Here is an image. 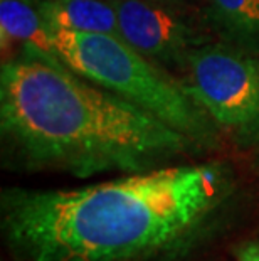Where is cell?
Listing matches in <instances>:
<instances>
[{
	"label": "cell",
	"instance_id": "1",
	"mask_svg": "<svg viewBox=\"0 0 259 261\" xmlns=\"http://www.w3.org/2000/svg\"><path fill=\"white\" fill-rule=\"evenodd\" d=\"M233 192L220 164L163 165L79 189L7 187L0 229L15 261H147L194 241Z\"/></svg>",
	"mask_w": 259,
	"mask_h": 261
},
{
	"label": "cell",
	"instance_id": "2",
	"mask_svg": "<svg viewBox=\"0 0 259 261\" xmlns=\"http://www.w3.org/2000/svg\"><path fill=\"white\" fill-rule=\"evenodd\" d=\"M0 132L24 167L76 177L136 174L200 150L184 133L63 61L20 54L0 68Z\"/></svg>",
	"mask_w": 259,
	"mask_h": 261
},
{
	"label": "cell",
	"instance_id": "3",
	"mask_svg": "<svg viewBox=\"0 0 259 261\" xmlns=\"http://www.w3.org/2000/svg\"><path fill=\"white\" fill-rule=\"evenodd\" d=\"M51 37L59 59L74 73L147 110L199 148L219 143L222 132L184 85L123 39L74 31H54Z\"/></svg>",
	"mask_w": 259,
	"mask_h": 261
},
{
	"label": "cell",
	"instance_id": "4",
	"mask_svg": "<svg viewBox=\"0 0 259 261\" xmlns=\"http://www.w3.org/2000/svg\"><path fill=\"white\" fill-rule=\"evenodd\" d=\"M182 85L222 133L241 147H259V54L211 41L184 66Z\"/></svg>",
	"mask_w": 259,
	"mask_h": 261
},
{
	"label": "cell",
	"instance_id": "5",
	"mask_svg": "<svg viewBox=\"0 0 259 261\" xmlns=\"http://www.w3.org/2000/svg\"><path fill=\"white\" fill-rule=\"evenodd\" d=\"M118 15L120 39L163 69H184L197 47L211 42L199 27L170 5L152 0H111Z\"/></svg>",
	"mask_w": 259,
	"mask_h": 261
},
{
	"label": "cell",
	"instance_id": "6",
	"mask_svg": "<svg viewBox=\"0 0 259 261\" xmlns=\"http://www.w3.org/2000/svg\"><path fill=\"white\" fill-rule=\"evenodd\" d=\"M2 51L20 47L22 54L61 61L41 14V0H0Z\"/></svg>",
	"mask_w": 259,
	"mask_h": 261
},
{
	"label": "cell",
	"instance_id": "7",
	"mask_svg": "<svg viewBox=\"0 0 259 261\" xmlns=\"http://www.w3.org/2000/svg\"><path fill=\"white\" fill-rule=\"evenodd\" d=\"M41 14L49 32L74 31L120 37L111 0H41Z\"/></svg>",
	"mask_w": 259,
	"mask_h": 261
},
{
	"label": "cell",
	"instance_id": "8",
	"mask_svg": "<svg viewBox=\"0 0 259 261\" xmlns=\"http://www.w3.org/2000/svg\"><path fill=\"white\" fill-rule=\"evenodd\" d=\"M206 17L217 41L259 54V0H206Z\"/></svg>",
	"mask_w": 259,
	"mask_h": 261
},
{
	"label": "cell",
	"instance_id": "9",
	"mask_svg": "<svg viewBox=\"0 0 259 261\" xmlns=\"http://www.w3.org/2000/svg\"><path fill=\"white\" fill-rule=\"evenodd\" d=\"M236 261H259V241H246L236 249Z\"/></svg>",
	"mask_w": 259,
	"mask_h": 261
},
{
	"label": "cell",
	"instance_id": "10",
	"mask_svg": "<svg viewBox=\"0 0 259 261\" xmlns=\"http://www.w3.org/2000/svg\"><path fill=\"white\" fill-rule=\"evenodd\" d=\"M152 2H158V4H165V5H174V4H180L182 0H152Z\"/></svg>",
	"mask_w": 259,
	"mask_h": 261
},
{
	"label": "cell",
	"instance_id": "11",
	"mask_svg": "<svg viewBox=\"0 0 259 261\" xmlns=\"http://www.w3.org/2000/svg\"><path fill=\"white\" fill-rule=\"evenodd\" d=\"M256 150H257V155H256V160H257V164H259V147H257Z\"/></svg>",
	"mask_w": 259,
	"mask_h": 261
}]
</instances>
